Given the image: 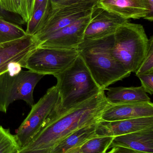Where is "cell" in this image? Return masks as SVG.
I'll return each mask as SVG.
<instances>
[{
    "instance_id": "cell-25",
    "label": "cell",
    "mask_w": 153,
    "mask_h": 153,
    "mask_svg": "<svg viewBox=\"0 0 153 153\" xmlns=\"http://www.w3.org/2000/svg\"><path fill=\"white\" fill-rule=\"evenodd\" d=\"M99 0H49L51 8L67 6L72 4L91 1H98Z\"/></svg>"
},
{
    "instance_id": "cell-22",
    "label": "cell",
    "mask_w": 153,
    "mask_h": 153,
    "mask_svg": "<svg viewBox=\"0 0 153 153\" xmlns=\"http://www.w3.org/2000/svg\"><path fill=\"white\" fill-rule=\"evenodd\" d=\"M0 8L20 15L23 21L26 22L24 0H0Z\"/></svg>"
},
{
    "instance_id": "cell-7",
    "label": "cell",
    "mask_w": 153,
    "mask_h": 153,
    "mask_svg": "<svg viewBox=\"0 0 153 153\" xmlns=\"http://www.w3.org/2000/svg\"><path fill=\"white\" fill-rule=\"evenodd\" d=\"M78 56L77 49H61L38 46L27 57L22 67L44 76H54L71 66Z\"/></svg>"
},
{
    "instance_id": "cell-11",
    "label": "cell",
    "mask_w": 153,
    "mask_h": 153,
    "mask_svg": "<svg viewBox=\"0 0 153 153\" xmlns=\"http://www.w3.org/2000/svg\"><path fill=\"white\" fill-rule=\"evenodd\" d=\"M127 21L128 20L100 8L96 4L84 32V39H99L113 35L119 26Z\"/></svg>"
},
{
    "instance_id": "cell-27",
    "label": "cell",
    "mask_w": 153,
    "mask_h": 153,
    "mask_svg": "<svg viewBox=\"0 0 153 153\" xmlns=\"http://www.w3.org/2000/svg\"><path fill=\"white\" fill-rule=\"evenodd\" d=\"M112 149L106 153H140L129 148L122 146H112Z\"/></svg>"
},
{
    "instance_id": "cell-6",
    "label": "cell",
    "mask_w": 153,
    "mask_h": 153,
    "mask_svg": "<svg viewBox=\"0 0 153 153\" xmlns=\"http://www.w3.org/2000/svg\"><path fill=\"white\" fill-rule=\"evenodd\" d=\"M44 75L28 70L16 74L5 72L0 75V111L6 113L9 106L18 100L31 107L35 104L33 92Z\"/></svg>"
},
{
    "instance_id": "cell-1",
    "label": "cell",
    "mask_w": 153,
    "mask_h": 153,
    "mask_svg": "<svg viewBox=\"0 0 153 153\" xmlns=\"http://www.w3.org/2000/svg\"><path fill=\"white\" fill-rule=\"evenodd\" d=\"M105 91L50 120L20 152H49L66 137L84 127L98 123L109 105Z\"/></svg>"
},
{
    "instance_id": "cell-20",
    "label": "cell",
    "mask_w": 153,
    "mask_h": 153,
    "mask_svg": "<svg viewBox=\"0 0 153 153\" xmlns=\"http://www.w3.org/2000/svg\"><path fill=\"white\" fill-rule=\"evenodd\" d=\"M114 137L99 135L89 140L80 146L82 153H106L110 148Z\"/></svg>"
},
{
    "instance_id": "cell-15",
    "label": "cell",
    "mask_w": 153,
    "mask_h": 153,
    "mask_svg": "<svg viewBox=\"0 0 153 153\" xmlns=\"http://www.w3.org/2000/svg\"><path fill=\"white\" fill-rule=\"evenodd\" d=\"M122 146L140 153H153V127L115 137L110 147Z\"/></svg>"
},
{
    "instance_id": "cell-29",
    "label": "cell",
    "mask_w": 153,
    "mask_h": 153,
    "mask_svg": "<svg viewBox=\"0 0 153 153\" xmlns=\"http://www.w3.org/2000/svg\"><path fill=\"white\" fill-rule=\"evenodd\" d=\"M65 153H82L81 152L80 149V147H77V148H74V149H72V150H69L67 152Z\"/></svg>"
},
{
    "instance_id": "cell-8",
    "label": "cell",
    "mask_w": 153,
    "mask_h": 153,
    "mask_svg": "<svg viewBox=\"0 0 153 153\" xmlns=\"http://www.w3.org/2000/svg\"><path fill=\"white\" fill-rule=\"evenodd\" d=\"M98 2H88L51 8L42 27L34 37L38 40L90 15Z\"/></svg>"
},
{
    "instance_id": "cell-26",
    "label": "cell",
    "mask_w": 153,
    "mask_h": 153,
    "mask_svg": "<svg viewBox=\"0 0 153 153\" xmlns=\"http://www.w3.org/2000/svg\"><path fill=\"white\" fill-rule=\"evenodd\" d=\"M35 0H24L26 22L27 23L30 19L33 12Z\"/></svg>"
},
{
    "instance_id": "cell-10",
    "label": "cell",
    "mask_w": 153,
    "mask_h": 153,
    "mask_svg": "<svg viewBox=\"0 0 153 153\" xmlns=\"http://www.w3.org/2000/svg\"><path fill=\"white\" fill-rule=\"evenodd\" d=\"M97 5L125 19L153 20V8L148 0H99Z\"/></svg>"
},
{
    "instance_id": "cell-24",
    "label": "cell",
    "mask_w": 153,
    "mask_h": 153,
    "mask_svg": "<svg viewBox=\"0 0 153 153\" xmlns=\"http://www.w3.org/2000/svg\"><path fill=\"white\" fill-rule=\"evenodd\" d=\"M141 81L142 86L146 93L153 94V72L137 76Z\"/></svg>"
},
{
    "instance_id": "cell-17",
    "label": "cell",
    "mask_w": 153,
    "mask_h": 153,
    "mask_svg": "<svg viewBox=\"0 0 153 153\" xmlns=\"http://www.w3.org/2000/svg\"><path fill=\"white\" fill-rule=\"evenodd\" d=\"M98 123L84 127L71 134L50 149L49 153H66L80 147L89 140L99 136L96 132Z\"/></svg>"
},
{
    "instance_id": "cell-14",
    "label": "cell",
    "mask_w": 153,
    "mask_h": 153,
    "mask_svg": "<svg viewBox=\"0 0 153 153\" xmlns=\"http://www.w3.org/2000/svg\"><path fill=\"white\" fill-rule=\"evenodd\" d=\"M152 127H153V117L110 122L100 120L97 125L96 132L99 135L111 136L115 137Z\"/></svg>"
},
{
    "instance_id": "cell-21",
    "label": "cell",
    "mask_w": 153,
    "mask_h": 153,
    "mask_svg": "<svg viewBox=\"0 0 153 153\" xmlns=\"http://www.w3.org/2000/svg\"><path fill=\"white\" fill-rule=\"evenodd\" d=\"M20 149L16 136L0 125V153H17Z\"/></svg>"
},
{
    "instance_id": "cell-13",
    "label": "cell",
    "mask_w": 153,
    "mask_h": 153,
    "mask_svg": "<svg viewBox=\"0 0 153 153\" xmlns=\"http://www.w3.org/2000/svg\"><path fill=\"white\" fill-rule=\"evenodd\" d=\"M148 117H153L151 101L109 104L102 113L101 120L110 122Z\"/></svg>"
},
{
    "instance_id": "cell-12",
    "label": "cell",
    "mask_w": 153,
    "mask_h": 153,
    "mask_svg": "<svg viewBox=\"0 0 153 153\" xmlns=\"http://www.w3.org/2000/svg\"><path fill=\"white\" fill-rule=\"evenodd\" d=\"M34 36H28L20 39L0 45V75L7 71L9 65L22 63L31 51L38 46Z\"/></svg>"
},
{
    "instance_id": "cell-19",
    "label": "cell",
    "mask_w": 153,
    "mask_h": 153,
    "mask_svg": "<svg viewBox=\"0 0 153 153\" xmlns=\"http://www.w3.org/2000/svg\"><path fill=\"white\" fill-rule=\"evenodd\" d=\"M28 36L21 27L10 22L0 16V45L22 38Z\"/></svg>"
},
{
    "instance_id": "cell-30",
    "label": "cell",
    "mask_w": 153,
    "mask_h": 153,
    "mask_svg": "<svg viewBox=\"0 0 153 153\" xmlns=\"http://www.w3.org/2000/svg\"><path fill=\"white\" fill-rule=\"evenodd\" d=\"M17 153H49L47 151H33V152H19Z\"/></svg>"
},
{
    "instance_id": "cell-18",
    "label": "cell",
    "mask_w": 153,
    "mask_h": 153,
    "mask_svg": "<svg viewBox=\"0 0 153 153\" xmlns=\"http://www.w3.org/2000/svg\"><path fill=\"white\" fill-rule=\"evenodd\" d=\"M51 9L49 0H46L36 10L27 22V35L34 36L41 28Z\"/></svg>"
},
{
    "instance_id": "cell-2",
    "label": "cell",
    "mask_w": 153,
    "mask_h": 153,
    "mask_svg": "<svg viewBox=\"0 0 153 153\" xmlns=\"http://www.w3.org/2000/svg\"><path fill=\"white\" fill-rule=\"evenodd\" d=\"M114 34L96 39H84L78 48L91 74L102 90L128 77V71L114 56Z\"/></svg>"
},
{
    "instance_id": "cell-5",
    "label": "cell",
    "mask_w": 153,
    "mask_h": 153,
    "mask_svg": "<svg viewBox=\"0 0 153 153\" xmlns=\"http://www.w3.org/2000/svg\"><path fill=\"white\" fill-rule=\"evenodd\" d=\"M59 94L56 86H52L36 104L19 127L16 138L21 149L30 143L35 136L56 116L59 103Z\"/></svg>"
},
{
    "instance_id": "cell-28",
    "label": "cell",
    "mask_w": 153,
    "mask_h": 153,
    "mask_svg": "<svg viewBox=\"0 0 153 153\" xmlns=\"http://www.w3.org/2000/svg\"><path fill=\"white\" fill-rule=\"evenodd\" d=\"M46 0H35L34 2V8H33V12L36 10Z\"/></svg>"
},
{
    "instance_id": "cell-4",
    "label": "cell",
    "mask_w": 153,
    "mask_h": 153,
    "mask_svg": "<svg viewBox=\"0 0 153 153\" xmlns=\"http://www.w3.org/2000/svg\"><path fill=\"white\" fill-rule=\"evenodd\" d=\"M149 45L143 26L127 21L114 33L113 53L126 70L135 73L147 54Z\"/></svg>"
},
{
    "instance_id": "cell-3",
    "label": "cell",
    "mask_w": 153,
    "mask_h": 153,
    "mask_svg": "<svg viewBox=\"0 0 153 153\" xmlns=\"http://www.w3.org/2000/svg\"><path fill=\"white\" fill-rule=\"evenodd\" d=\"M54 76L57 80L55 85L60 98L55 117L103 91L94 81L85 63L79 55L71 66Z\"/></svg>"
},
{
    "instance_id": "cell-16",
    "label": "cell",
    "mask_w": 153,
    "mask_h": 153,
    "mask_svg": "<svg viewBox=\"0 0 153 153\" xmlns=\"http://www.w3.org/2000/svg\"><path fill=\"white\" fill-rule=\"evenodd\" d=\"M106 100L110 104L151 101V99L142 86L139 87H109Z\"/></svg>"
},
{
    "instance_id": "cell-9",
    "label": "cell",
    "mask_w": 153,
    "mask_h": 153,
    "mask_svg": "<svg viewBox=\"0 0 153 153\" xmlns=\"http://www.w3.org/2000/svg\"><path fill=\"white\" fill-rule=\"evenodd\" d=\"M91 14L37 40L38 46L66 49H77L84 40V32Z\"/></svg>"
},
{
    "instance_id": "cell-23",
    "label": "cell",
    "mask_w": 153,
    "mask_h": 153,
    "mask_svg": "<svg viewBox=\"0 0 153 153\" xmlns=\"http://www.w3.org/2000/svg\"><path fill=\"white\" fill-rule=\"evenodd\" d=\"M153 72V37L149 39V48L144 59L139 66L138 70L135 73L136 76Z\"/></svg>"
}]
</instances>
